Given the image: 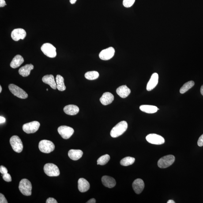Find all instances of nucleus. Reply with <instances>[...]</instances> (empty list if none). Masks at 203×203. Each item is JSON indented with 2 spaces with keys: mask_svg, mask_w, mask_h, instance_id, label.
I'll list each match as a JSON object with an SVG mask.
<instances>
[{
  "mask_svg": "<svg viewBox=\"0 0 203 203\" xmlns=\"http://www.w3.org/2000/svg\"><path fill=\"white\" fill-rule=\"evenodd\" d=\"M127 128V123L125 121H121L113 128L110 132V135L113 138L119 137L126 131Z\"/></svg>",
  "mask_w": 203,
  "mask_h": 203,
  "instance_id": "1",
  "label": "nucleus"
},
{
  "mask_svg": "<svg viewBox=\"0 0 203 203\" xmlns=\"http://www.w3.org/2000/svg\"><path fill=\"white\" fill-rule=\"evenodd\" d=\"M19 187L20 192L24 195L29 196L32 194V184L28 179H24L21 180Z\"/></svg>",
  "mask_w": 203,
  "mask_h": 203,
  "instance_id": "2",
  "label": "nucleus"
},
{
  "mask_svg": "<svg viewBox=\"0 0 203 203\" xmlns=\"http://www.w3.org/2000/svg\"><path fill=\"white\" fill-rule=\"evenodd\" d=\"M39 150L44 153L49 154L52 152L55 149V145L53 142L48 140H42L39 143Z\"/></svg>",
  "mask_w": 203,
  "mask_h": 203,
  "instance_id": "3",
  "label": "nucleus"
},
{
  "mask_svg": "<svg viewBox=\"0 0 203 203\" xmlns=\"http://www.w3.org/2000/svg\"><path fill=\"white\" fill-rule=\"evenodd\" d=\"M175 161V157L174 155H166L159 159L158 162V165L160 168H167L171 165Z\"/></svg>",
  "mask_w": 203,
  "mask_h": 203,
  "instance_id": "4",
  "label": "nucleus"
},
{
  "mask_svg": "<svg viewBox=\"0 0 203 203\" xmlns=\"http://www.w3.org/2000/svg\"><path fill=\"white\" fill-rule=\"evenodd\" d=\"M44 173L49 176H58L60 171L58 167L53 163H47L44 167Z\"/></svg>",
  "mask_w": 203,
  "mask_h": 203,
  "instance_id": "5",
  "label": "nucleus"
},
{
  "mask_svg": "<svg viewBox=\"0 0 203 203\" xmlns=\"http://www.w3.org/2000/svg\"><path fill=\"white\" fill-rule=\"evenodd\" d=\"M41 49L43 54L49 58H55L57 56L56 49L50 43H44Z\"/></svg>",
  "mask_w": 203,
  "mask_h": 203,
  "instance_id": "6",
  "label": "nucleus"
},
{
  "mask_svg": "<svg viewBox=\"0 0 203 203\" xmlns=\"http://www.w3.org/2000/svg\"><path fill=\"white\" fill-rule=\"evenodd\" d=\"M9 88L12 94L19 98L25 99L28 97V95L25 91L14 84H9Z\"/></svg>",
  "mask_w": 203,
  "mask_h": 203,
  "instance_id": "7",
  "label": "nucleus"
},
{
  "mask_svg": "<svg viewBox=\"0 0 203 203\" xmlns=\"http://www.w3.org/2000/svg\"><path fill=\"white\" fill-rule=\"evenodd\" d=\"M10 143L14 151L17 153L22 152L23 149L22 141L19 137L17 136H14L11 138Z\"/></svg>",
  "mask_w": 203,
  "mask_h": 203,
  "instance_id": "8",
  "label": "nucleus"
},
{
  "mask_svg": "<svg viewBox=\"0 0 203 203\" xmlns=\"http://www.w3.org/2000/svg\"><path fill=\"white\" fill-rule=\"evenodd\" d=\"M39 126V123L35 121L24 124L22 128L23 131L27 133H34L37 131Z\"/></svg>",
  "mask_w": 203,
  "mask_h": 203,
  "instance_id": "9",
  "label": "nucleus"
},
{
  "mask_svg": "<svg viewBox=\"0 0 203 203\" xmlns=\"http://www.w3.org/2000/svg\"><path fill=\"white\" fill-rule=\"evenodd\" d=\"M60 135L65 139H68L71 137L74 133V130L72 128L66 126H61L58 129Z\"/></svg>",
  "mask_w": 203,
  "mask_h": 203,
  "instance_id": "10",
  "label": "nucleus"
},
{
  "mask_svg": "<svg viewBox=\"0 0 203 203\" xmlns=\"http://www.w3.org/2000/svg\"><path fill=\"white\" fill-rule=\"evenodd\" d=\"M146 140L148 143L156 145H161L164 144L165 142L164 138L155 133L148 135L146 137Z\"/></svg>",
  "mask_w": 203,
  "mask_h": 203,
  "instance_id": "11",
  "label": "nucleus"
},
{
  "mask_svg": "<svg viewBox=\"0 0 203 203\" xmlns=\"http://www.w3.org/2000/svg\"><path fill=\"white\" fill-rule=\"evenodd\" d=\"M115 52L113 47H109L102 50L99 54V57L103 60H108L114 57Z\"/></svg>",
  "mask_w": 203,
  "mask_h": 203,
  "instance_id": "12",
  "label": "nucleus"
},
{
  "mask_svg": "<svg viewBox=\"0 0 203 203\" xmlns=\"http://www.w3.org/2000/svg\"><path fill=\"white\" fill-rule=\"evenodd\" d=\"M27 33L22 28H17L14 29L11 34L12 39L15 41H18L20 39H24Z\"/></svg>",
  "mask_w": 203,
  "mask_h": 203,
  "instance_id": "13",
  "label": "nucleus"
},
{
  "mask_svg": "<svg viewBox=\"0 0 203 203\" xmlns=\"http://www.w3.org/2000/svg\"><path fill=\"white\" fill-rule=\"evenodd\" d=\"M159 75L157 73H155L152 75L149 81L147 84L146 87L147 90L151 91L156 87L159 82Z\"/></svg>",
  "mask_w": 203,
  "mask_h": 203,
  "instance_id": "14",
  "label": "nucleus"
},
{
  "mask_svg": "<svg viewBox=\"0 0 203 203\" xmlns=\"http://www.w3.org/2000/svg\"><path fill=\"white\" fill-rule=\"evenodd\" d=\"M133 187L136 194H140L144 189V184L143 181L141 179H136L133 182Z\"/></svg>",
  "mask_w": 203,
  "mask_h": 203,
  "instance_id": "15",
  "label": "nucleus"
},
{
  "mask_svg": "<svg viewBox=\"0 0 203 203\" xmlns=\"http://www.w3.org/2000/svg\"><path fill=\"white\" fill-rule=\"evenodd\" d=\"M114 100V96L110 92H105L100 98V101L102 104L107 105L112 103Z\"/></svg>",
  "mask_w": 203,
  "mask_h": 203,
  "instance_id": "16",
  "label": "nucleus"
},
{
  "mask_svg": "<svg viewBox=\"0 0 203 203\" xmlns=\"http://www.w3.org/2000/svg\"><path fill=\"white\" fill-rule=\"evenodd\" d=\"M42 81L46 84H48L53 89L57 88V83L54 79V76L52 75H46L42 78Z\"/></svg>",
  "mask_w": 203,
  "mask_h": 203,
  "instance_id": "17",
  "label": "nucleus"
},
{
  "mask_svg": "<svg viewBox=\"0 0 203 203\" xmlns=\"http://www.w3.org/2000/svg\"><path fill=\"white\" fill-rule=\"evenodd\" d=\"M90 185L88 181L83 178L79 179L78 181V189L80 192L84 193L89 190Z\"/></svg>",
  "mask_w": 203,
  "mask_h": 203,
  "instance_id": "18",
  "label": "nucleus"
},
{
  "mask_svg": "<svg viewBox=\"0 0 203 203\" xmlns=\"http://www.w3.org/2000/svg\"><path fill=\"white\" fill-rule=\"evenodd\" d=\"M131 91L126 85L121 86L117 88L116 93L117 94L122 98L127 97L130 94Z\"/></svg>",
  "mask_w": 203,
  "mask_h": 203,
  "instance_id": "19",
  "label": "nucleus"
},
{
  "mask_svg": "<svg viewBox=\"0 0 203 203\" xmlns=\"http://www.w3.org/2000/svg\"><path fill=\"white\" fill-rule=\"evenodd\" d=\"M102 182L105 187L109 188L114 187L116 185L115 179L112 177L108 176H104L102 177Z\"/></svg>",
  "mask_w": 203,
  "mask_h": 203,
  "instance_id": "20",
  "label": "nucleus"
},
{
  "mask_svg": "<svg viewBox=\"0 0 203 203\" xmlns=\"http://www.w3.org/2000/svg\"><path fill=\"white\" fill-rule=\"evenodd\" d=\"M79 111L78 107L74 105H68L64 108V111L65 113L69 115H75L78 113Z\"/></svg>",
  "mask_w": 203,
  "mask_h": 203,
  "instance_id": "21",
  "label": "nucleus"
},
{
  "mask_svg": "<svg viewBox=\"0 0 203 203\" xmlns=\"http://www.w3.org/2000/svg\"><path fill=\"white\" fill-rule=\"evenodd\" d=\"M34 67L32 64L26 65L19 69V73L23 77H28L30 74L31 71L34 69Z\"/></svg>",
  "mask_w": 203,
  "mask_h": 203,
  "instance_id": "22",
  "label": "nucleus"
},
{
  "mask_svg": "<svg viewBox=\"0 0 203 203\" xmlns=\"http://www.w3.org/2000/svg\"><path fill=\"white\" fill-rule=\"evenodd\" d=\"M83 152L80 150L71 149L68 152V156L72 160L76 161L81 159Z\"/></svg>",
  "mask_w": 203,
  "mask_h": 203,
  "instance_id": "23",
  "label": "nucleus"
},
{
  "mask_svg": "<svg viewBox=\"0 0 203 203\" xmlns=\"http://www.w3.org/2000/svg\"><path fill=\"white\" fill-rule=\"evenodd\" d=\"M24 58L19 55H16L10 63V66L13 69L19 67L24 62Z\"/></svg>",
  "mask_w": 203,
  "mask_h": 203,
  "instance_id": "24",
  "label": "nucleus"
},
{
  "mask_svg": "<svg viewBox=\"0 0 203 203\" xmlns=\"http://www.w3.org/2000/svg\"><path fill=\"white\" fill-rule=\"evenodd\" d=\"M158 109L156 106L150 105H142L140 107V109L141 111L148 114L154 113L157 111Z\"/></svg>",
  "mask_w": 203,
  "mask_h": 203,
  "instance_id": "25",
  "label": "nucleus"
},
{
  "mask_svg": "<svg viewBox=\"0 0 203 203\" xmlns=\"http://www.w3.org/2000/svg\"><path fill=\"white\" fill-rule=\"evenodd\" d=\"M56 82L57 88L59 91H63L66 89V87L64 83V79L62 76L59 75H57L56 77Z\"/></svg>",
  "mask_w": 203,
  "mask_h": 203,
  "instance_id": "26",
  "label": "nucleus"
},
{
  "mask_svg": "<svg viewBox=\"0 0 203 203\" xmlns=\"http://www.w3.org/2000/svg\"><path fill=\"white\" fill-rule=\"evenodd\" d=\"M135 161V159L134 158L128 156L122 159L120 163L122 166H127L133 164Z\"/></svg>",
  "mask_w": 203,
  "mask_h": 203,
  "instance_id": "27",
  "label": "nucleus"
},
{
  "mask_svg": "<svg viewBox=\"0 0 203 203\" xmlns=\"http://www.w3.org/2000/svg\"><path fill=\"white\" fill-rule=\"evenodd\" d=\"M194 85V81H191L185 83L181 87L180 90V92L181 94L185 93L189 90V89L191 88Z\"/></svg>",
  "mask_w": 203,
  "mask_h": 203,
  "instance_id": "28",
  "label": "nucleus"
},
{
  "mask_svg": "<svg viewBox=\"0 0 203 203\" xmlns=\"http://www.w3.org/2000/svg\"><path fill=\"white\" fill-rule=\"evenodd\" d=\"M99 77V73L98 72L95 71L87 72L85 74V78L89 80H96V79L98 78Z\"/></svg>",
  "mask_w": 203,
  "mask_h": 203,
  "instance_id": "29",
  "label": "nucleus"
},
{
  "mask_svg": "<svg viewBox=\"0 0 203 203\" xmlns=\"http://www.w3.org/2000/svg\"><path fill=\"white\" fill-rule=\"evenodd\" d=\"M110 159V155L106 154L100 156L97 160V164L103 166L107 164Z\"/></svg>",
  "mask_w": 203,
  "mask_h": 203,
  "instance_id": "30",
  "label": "nucleus"
},
{
  "mask_svg": "<svg viewBox=\"0 0 203 203\" xmlns=\"http://www.w3.org/2000/svg\"><path fill=\"white\" fill-rule=\"evenodd\" d=\"M136 0H123V4L126 8H129L133 6Z\"/></svg>",
  "mask_w": 203,
  "mask_h": 203,
  "instance_id": "31",
  "label": "nucleus"
},
{
  "mask_svg": "<svg viewBox=\"0 0 203 203\" xmlns=\"http://www.w3.org/2000/svg\"><path fill=\"white\" fill-rule=\"evenodd\" d=\"M2 178L4 180L6 181V182H11L12 181L11 176L10 174H8V173L2 175Z\"/></svg>",
  "mask_w": 203,
  "mask_h": 203,
  "instance_id": "32",
  "label": "nucleus"
},
{
  "mask_svg": "<svg viewBox=\"0 0 203 203\" xmlns=\"http://www.w3.org/2000/svg\"><path fill=\"white\" fill-rule=\"evenodd\" d=\"M8 170L4 166H1L0 167V172L2 175L8 173Z\"/></svg>",
  "mask_w": 203,
  "mask_h": 203,
  "instance_id": "33",
  "label": "nucleus"
},
{
  "mask_svg": "<svg viewBox=\"0 0 203 203\" xmlns=\"http://www.w3.org/2000/svg\"><path fill=\"white\" fill-rule=\"evenodd\" d=\"M0 203H8L6 199L3 194L1 193L0 194Z\"/></svg>",
  "mask_w": 203,
  "mask_h": 203,
  "instance_id": "34",
  "label": "nucleus"
},
{
  "mask_svg": "<svg viewBox=\"0 0 203 203\" xmlns=\"http://www.w3.org/2000/svg\"><path fill=\"white\" fill-rule=\"evenodd\" d=\"M197 144L198 146L200 147L203 146V134L199 138L198 141H197Z\"/></svg>",
  "mask_w": 203,
  "mask_h": 203,
  "instance_id": "35",
  "label": "nucleus"
},
{
  "mask_svg": "<svg viewBox=\"0 0 203 203\" xmlns=\"http://www.w3.org/2000/svg\"><path fill=\"white\" fill-rule=\"evenodd\" d=\"M46 203H57V201L55 199L49 197L47 199L46 201Z\"/></svg>",
  "mask_w": 203,
  "mask_h": 203,
  "instance_id": "36",
  "label": "nucleus"
},
{
  "mask_svg": "<svg viewBox=\"0 0 203 203\" xmlns=\"http://www.w3.org/2000/svg\"><path fill=\"white\" fill-rule=\"evenodd\" d=\"M5 5H6V4L5 0H0V7H3Z\"/></svg>",
  "mask_w": 203,
  "mask_h": 203,
  "instance_id": "37",
  "label": "nucleus"
},
{
  "mask_svg": "<svg viewBox=\"0 0 203 203\" xmlns=\"http://www.w3.org/2000/svg\"><path fill=\"white\" fill-rule=\"evenodd\" d=\"M5 121H6L5 118H4L3 117H0V123L2 124L4 123L5 122Z\"/></svg>",
  "mask_w": 203,
  "mask_h": 203,
  "instance_id": "38",
  "label": "nucleus"
},
{
  "mask_svg": "<svg viewBox=\"0 0 203 203\" xmlns=\"http://www.w3.org/2000/svg\"><path fill=\"white\" fill-rule=\"evenodd\" d=\"M96 202V200L94 198H92L91 199H90L88 201V202H87V203H95Z\"/></svg>",
  "mask_w": 203,
  "mask_h": 203,
  "instance_id": "39",
  "label": "nucleus"
},
{
  "mask_svg": "<svg viewBox=\"0 0 203 203\" xmlns=\"http://www.w3.org/2000/svg\"><path fill=\"white\" fill-rule=\"evenodd\" d=\"M77 1V0H70V2L72 4H73L75 3Z\"/></svg>",
  "mask_w": 203,
  "mask_h": 203,
  "instance_id": "40",
  "label": "nucleus"
},
{
  "mask_svg": "<svg viewBox=\"0 0 203 203\" xmlns=\"http://www.w3.org/2000/svg\"><path fill=\"white\" fill-rule=\"evenodd\" d=\"M167 203H175V202L172 200H169L167 202Z\"/></svg>",
  "mask_w": 203,
  "mask_h": 203,
  "instance_id": "41",
  "label": "nucleus"
},
{
  "mask_svg": "<svg viewBox=\"0 0 203 203\" xmlns=\"http://www.w3.org/2000/svg\"><path fill=\"white\" fill-rule=\"evenodd\" d=\"M201 93L202 95L203 96V85L202 86L201 88Z\"/></svg>",
  "mask_w": 203,
  "mask_h": 203,
  "instance_id": "42",
  "label": "nucleus"
},
{
  "mask_svg": "<svg viewBox=\"0 0 203 203\" xmlns=\"http://www.w3.org/2000/svg\"><path fill=\"white\" fill-rule=\"evenodd\" d=\"M2 87H1V86H0V93H1V92H2Z\"/></svg>",
  "mask_w": 203,
  "mask_h": 203,
  "instance_id": "43",
  "label": "nucleus"
},
{
  "mask_svg": "<svg viewBox=\"0 0 203 203\" xmlns=\"http://www.w3.org/2000/svg\"><path fill=\"white\" fill-rule=\"evenodd\" d=\"M46 90H47V91H48V89H46Z\"/></svg>",
  "mask_w": 203,
  "mask_h": 203,
  "instance_id": "44",
  "label": "nucleus"
}]
</instances>
